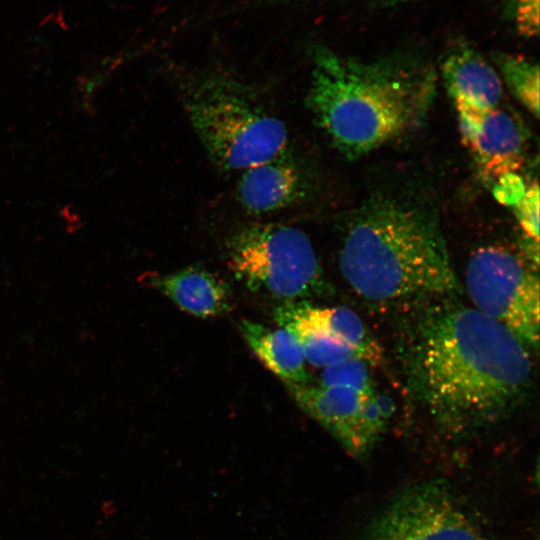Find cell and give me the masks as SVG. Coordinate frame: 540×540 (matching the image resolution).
<instances>
[{
  "instance_id": "1",
  "label": "cell",
  "mask_w": 540,
  "mask_h": 540,
  "mask_svg": "<svg viewBox=\"0 0 540 540\" xmlns=\"http://www.w3.org/2000/svg\"><path fill=\"white\" fill-rule=\"evenodd\" d=\"M402 356L412 394L436 425L453 436L507 419L532 386L529 348L457 297L420 306Z\"/></svg>"
},
{
  "instance_id": "2",
  "label": "cell",
  "mask_w": 540,
  "mask_h": 540,
  "mask_svg": "<svg viewBox=\"0 0 540 540\" xmlns=\"http://www.w3.org/2000/svg\"><path fill=\"white\" fill-rule=\"evenodd\" d=\"M339 268L359 297L379 306H423L461 292L438 212L412 194L375 193L356 209Z\"/></svg>"
},
{
  "instance_id": "3",
  "label": "cell",
  "mask_w": 540,
  "mask_h": 540,
  "mask_svg": "<svg viewBox=\"0 0 540 540\" xmlns=\"http://www.w3.org/2000/svg\"><path fill=\"white\" fill-rule=\"evenodd\" d=\"M306 104L316 125L348 158L365 155L425 120L437 74L408 54L361 59L315 44Z\"/></svg>"
},
{
  "instance_id": "4",
  "label": "cell",
  "mask_w": 540,
  "mask_h": 540,
  "mask_svg": "<svg viewBox=\"0 0 540 540\" xmlns=\"http://www.w3.org/2000/svg\"><path fill=\"white\" fill-rule=\"evenodd\" d=\"M191 126L212 163L226 172L243 171L289 153L284 122L234 76L207 70L182 87Z\"/></svg>"
},
{
  "instance_id": "5",
  "label": "cell",
  "mask_w": 540,
  "mask_h": 540,
  "mask_svg": "<svg viewBox=\"0 0 540 540\" xmlns=\"http://www.w3.org/2000/svg\"><path fill=\"white\" fill-rule=\"evenodd\" d=\"M228 267L255 292L284 302L305 301L323 291V273L307 235L278 223L250 224L227 243Z\"/></svg>"
},
{
  "instance_id": "6",
  "label": "cell",
  "mask_w": 540,
  "mask_h": 540,
  "mask_svg": "<svg viewBox=\"0 0 540 540\" xmlns=\"http://www.w3.org/2000/svg\"><path fill=\"white\" fill-rule=\"evenodd\" d=\"M465 287L472 306L515 334L529 350L539 346L538 267L522 253L485 245L470 256Z\"/></svg>"
},
{
  "instance_id": "7",
  "label": "cell",
  "mask_w": 540,
  "mask_h": 540,
  "mask_svg": "<svg viewBox=\"0 0 540 540\" xmlns=\"http://www.w3.org/2000/svg\"><path fill=\"white\" fill-rule=\"evenodd\" d=\"M361 540H486L444 484L413 485L396 495Z\"/></svg>"
},
{
  "instance_id": "8",
  "label": "cell",
  "mask_w": 540,
  "mask_h": 540,
  "mask_svg": "<svg viewBox=\"0 0 540 540\" xmlns=\"http://www.w3.org/2000/svg\"><path fill=\"white\" fill-rule=\"evenodd\" d=\"M297 404L326 428L352 456L366 455L391 415V403L376 392L343 386L286 384Z\"/></svg>"
},
{
  "instance_id": "9",
  "label": "cell",
  "mask_w": 540,
  "mask_h": 540,
  "mask_svg": "<svg viewBox=\"0 0 540 540\" xmlns=\"http://www.w3.org/2000/svg\"><path fill=\"white\" fill-rule=\"evenodd\" d=\"M455 106L462 142L479 173L491 180L514 174L523 164L526 143L516 118L499 107L483 110L462 104Z\"/></svg>"
},
{
  "instance_id": "10",
  "label": "cell",
  "mask_w": 540,
  "mask_h": 540,
  "mask_svg": "<svg viewBox=\"0 0 540 540\" xmlns=\"http://www.w3.org/2000/svg\"><path fill=\"white\" fill-rule=\"evenodd\" d=\"M445 87L455 105L489 110L498 107L503 95L499 73L469 44L458 42L441 62Z\"/></svg>"
},
{
  "instance_id": "11",
  "label": "cell",
  "mask_w": 540,
  "mask_h": 540,
  "mask_svg": "<svg viewBox=\"0 0 540 540\" xmlns=\"http://www.w3.org/2000/svg\"><path fill=\"white\" fill-rule=\"evenodd\" d=\"M300 170L289 153L247 168L237 183V197L252 214H268L294 203L302 195Z\"/></svg>"
},
{
  "instance_id": "12",
  "label": "cell",
  "mask_w": 540,
  "mask_h": 540,
  "mask_svg": "<svg viewBox=\"0 0 540 540\" xmlns=\"http://www.w3.org/2000/svg\"><path fill=\"white\" fill-rule=\"evenodd\" d=\"M141 283L171 299L180 309L198 317H214L231 309L229 285L212 272L188 267L169 274H147Z\"/></svg>"
},
{
  "instance_id": "13",
  "label": "cell",
  "mask_w": 540,
  "mask_h": 540,
  "mask_svg": "<svg viewBox=\"0 0 540 540\" xmlns=\"http://www.w3.org/2000/svg\"><path fill=\"white\" fill-rule=\"evenodd\" d=\"M281 313L323 331L346 344L354 355L372 366L383 361V351L378 340L368 330L360 317L351 309L318 307L307 301L284 302L276 307Z\"/></svg>"
},
{
  "instance_id": "14",
  "label": "cell",
  "mask_w": 540,
  "mask_h": 540,
  "mask_svg": "<svg viewBox=\"0 0 540 540\" xmlns=\"http://www.w3.org/2000/svg\"><path fill=\"white\" fill-rule=\"evenodd\" d=\"M239 329L259 360L285 384L309 383L305 358L295 337L283 328L272 329L242 319Z\"/></svg>"
},
{
  "instance_id": "15",
  "label": "cell",
  "mask_w": 540,
  "mask_h": 540,
  "mask_svg": "<svg viewBox=\"0 0 540 540\" xmlns=\"http://www.w3.org/2000/svg\"><path fill=\"white\" fill-rule=\"evenodd\" d=\"M274 318L280 328L295 337L305 360L313 366L324 368L345 358L356 357L346 344L323 331L309 327L278 311H274Z\"/></svg>"
},
{
  "instance_id": "16",
  "label": "cell",
  "mask_w": 540,
  "mask_h": 540,
  "mask_svg": "<svg viewBox=\"0 0 540 540\" xmlns=\"http://www.w3.org/2000/svg\"><path fill=\"white\" fill-rule=\"evenodd\" d=\"M494 62L514 97L534 116L539 115V67L522 55L495 53Z\"/></svg>"
},
{
  "instance_id": "17",
  "label": "cell",
  "mask_w": 540,
  "mask_h": 540,
  "mask_svg": "<svg viewBox=\"0 0 540 540\" xmlns=\"http://www.w3.org/2000/svg\"><path fill=\"white\" fill-rule=\"evenodd\" d=\"M369 367V364L359 358H345L324 367L320 385L343 386L364 394H373L376 390Z\"/></svg>"
},
{
  "instance_id": "18",
  "label": "cell",
  "mask_w": 540,
  "mask_h": 540,
  "mask_svg": "<svg viewBox=\"0 0 540 540\" xmlns=\"http://www.w3.org/2000/svg\"><path fill=\"white\" fill-rule=\"evenodd\" d=\"M515 207L516 217L524 231V236L539 241V187L537 182L525 190Z\"/></svg>"
},
{
  "instance_id": "19",
  "label": "cell",
  "mask_w": 540,
  "mask_h": 540,
  "mask_svg": "<svg viewBox=\"0 0 540 540\" xmlns=\"http://www.w3.org/2000/svg\"><path fill=\"white\" fill-rule=\"evenodd\" d=\"M510 12L519 34L535 37L539 32V0H510Z\"/></svg>"
}]
</instances>
